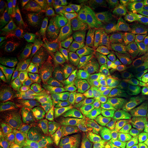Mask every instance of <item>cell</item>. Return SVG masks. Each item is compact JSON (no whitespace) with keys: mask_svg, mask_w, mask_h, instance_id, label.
Masks as SVG:
<instances>
[{"mask_svg":"<svg viewBox=\"0 0 148 148\" xmlns=\"http://www.w3.org/2000/svg\"><path fill=\"white\" fill-rule=\"evenodd\" d=\"M148 84V71L138 54L137 41L125 48L116 74L114 91L123 102L132 103L143 95Z\"/></svg>","mask_w":148,"mask_h":148,"instance_id":"1","label":"cell"},{"mask_svg":"<svg viewBox=\"0 0 148 148\" xmlns=\"http://www.w3.org/2000/svg\"><path fill=\"white\" fill-rule=\"evenodd\" d=\"M109 106L106 116L112 120L130 142L133 136L145 127L148 122V106L121 101L116 94L108 96Z\"/></svg>","mask_w":148,"mask_h":148,"instance_id":"2","label":"cell"},{"mask_svg":"<svg viewBox=\"0 0 148 148\" xmlns=\"http://www.w3.org/2000/svg\"><path fill=\"white\" fill-rule=\"evenodd\" d=\"M102 30L73 32L68 35L66 46L75 62L90 67L99 62L105 46Z\"/></svg>","mask_w":148,"mask_h":148,"instance_id":"3","label":"cell"},{"mask_svg":"<svg viewBox=\"0 0 148 148\" xmlns=\"http://www.w3.org/2000/svg\"><path fill=\"white\" fill-rule=\"evenodd\" d=\"M67 28L85 31L104 30V23L98 12L86 1H75L57 21Z\"/></svg>","mask_w":148,"mask_h":148,"instance_id":"4","label":"cell"},{"mask_svg":"<svg viewBox=\"0 0 148 148\" xmlns=\"http://www.w3.org/2000/svg\"><path fill=\"white\" fill-rule=\"evenodd\" d=\"M84 108L67 110L56 129L45 140V148H66L78 135Z\"/></svg>","mask_w":148,"mask_h":148,"instance_id":"5","label":"cell"},{"mask_svg":"<svg viewBox=\"0 0 148 148\" xmlns=\"http://www.w3.org/2000/svg\"><path fill=\"white\" fill-rule=\"evenodd\" d=\"M124 139L117 125L105 116L90 131L79 148H119Z\"/></svg>","mask_w":148,"mask_h":148,"instance_id":"6","label":"cell"},{"mask_svg":"<svg viewBox=\"0 0 148 148\" xmlns=\"http://www.w3.org/2000/svg\"><path fill=\"white\" fill-rule=\"evenodd\" d=\"M29 41L20 31L19 15L14 20L12 27L0 45V70L4 71L18 58H21L28 49Z\"/></svg>","mask_w":148,"mask_h":148,"instance_id":"7","label":"cell"},{"mask_svg":"<svg viewBox=\"0 0 148 148\" xmlns=\"http://www.w3.org/2000/svg\"><path fill=\"white\" fill-rule=\"evenodd\" d=\"M49 113L45 105L24 101L15 106L10 117V125L14 130L25 132L34 129Z\"/></svg>","mask_w":148,"mask_h":148,"instance_id":"8","label":"cell"},{"mask_svg":"<svg viewBox=\"0 0 148 148\" xmlns=\"http://www.w3.org/2000/svg\"><path fill=\"white\" fill-rule=\"evenodd\" d=\"M60 78L52 68L43 67L42 71L27 80L10 85L19 95L38 92L45 96L57 95Z\"/></svg>","mask_w":148,"mask_h":148,"instance_id":"9","label":"cell"},{"mask_svg":"<svg viewBox=\"0 0 148 148\" xmlns=\"http://www.w3.org/2000/svg\"><path fill=\"white\" fill-rule=\"evenodd\" d=\"M120 55L121 44L117 42L111 44L106 51L100 73L91 82L92 86L103 91L108 97L115 94L114 86Z\"/></svg>","mask_w":148,"mask_h":148,"instance_id":"10","label":"cell"},{"mask_svg":"<svg viewBox=\"0 0 148 148\" xmlns=\"http://www.w3.org/2000/svg\"><path fill=\"white\" fill-rule=\"evenodd\" d=\"M108 109V103L100 95L88 97L87 103L84 108L78 135L75 139L76 145L83 142L90 131L106 116Z\"/></svg>","mask_w":148,"mask_h":148,"instance_id":"11","label":"cell"},{"mask_svg":"<svg viewBox=\"0 0 148 148\" xmlns=\"http://www.w3.org/2000/svg\"><path fill=\"white\" fill-rule=\"evenodd\" d=\"M35 44L38 46L44 60L51 66L63 68L67 65L56 48L49 23L44 13L40 17L39 27Z\"/></svg>","mask_w":148,"mask_h":148,"instance_id":"12","label":"cell"},{"mask_svg":"<svg viewBox=\"0 0 148 148\" xmlns=\"http://www.w3.org/2000/svg\"><path fill=\"white\" fill-rule=\"evenodd\" d=\"M42 69L43 66L34 55L32 47L29 46L21 58L8 71L4 72L3 75L8 80L7 84L10 86L31 78Z\"/></svg>","mask_w":148,"mask_h":148,"instance_id":"13","label":"cell"},{"mask_svg":"<svg viewBox=\"0 0 148 148\" xmlns=\"http://www.w3.org/2000/svg\"><path fill=\"white\" fill-rule=\"evenodd\" d=\"M91 89V86L82 83L65 82L58 86L57 92L71 107L84 108Z\"/></svg>","mask_w":148,"mask_h":148,"instance_id":"14","label":"cell"},{"mask_svg":"<svg viewBox=\"0 0 148 148\" xmlns=\"http://www.w3.org/2000/svg\"><path fill=\"white\" fill-rule=\"evenodd\" d=\"M95 9L104 23V30L112 29L121 14L116 1L114 0H87Z\"/></svg>","mask_w":148,"mask_h":148,"instance_id":"15","label":"cell"},{"mask_svg":"<svg viewBox=\"0 0 148 148\" xmlns=\"http://www.w3.org/2000/svg\"><path fill=\"white\" fill-rule=\"evenodd\" d=\"M116 40H136L138 35L134 23L127 16H121L113 27Z\"/></svg>","mask_w":148,"mask_h":148,"instance_id":"16","label":"cell"},{"mask_svg":"<svg viewBox=\"0 0 148 148\" xmlns=\"http://www.w3.org/2000/svg\"><path fill=\"white\" fill-rule=\"evenodd\" d=\"M18 15L20 19V31L27 40L32 35V5L30 0H18Z\"/></svg>","mask_w":148,"mask_h":148,"instance_id":"17","label":"cell"},{"mask_svg":"<svg viewBox=\"0 0 148 148\" xmlns=\"http://www.w3.org/2000/svg\"><path fill=\"white\" fill-rule=\"evenodd\" d=\"M18 16V10L10 1H1L0 2V32L1 36L7 35L13 24L14 20Z\"/></svg>","mask_w":148,"mask_h":148,"instance_id":"18","label":"cell"},{"mask_svg":"<svg viewBox=\"0 0 148 148\" xmlns=\"http://www.w3.org/2000/svg\"><path fill=\"white\" fill-rule=\"evenodd\" d=\"M32 35L28 41L32 44H35L38 34V27L40 21V12L41 10L42 1L40 0H32Z\"/></svg>","mask_w":148,"mask_h":148,"instance_id":"19","label":"cell"},{"mask_svg":"<svg viewBox=\"0 0 148 148\" xmlns=\"http://www.w3.org/2000/svg\"><path fill=\"white\" fill-rule=\"evenodd\" d=\"M132 148H148V127H143L130 140Z\"/></svg>","mask_w":148,"mask_h":148,"instance_id":"20","label":"cell"},{"mask_svg":"<svg viewBox=\"0 0 148 148\" xmlns=\"http://www.w3.org/2000/svg\"><path fill=\"white\" fill-rule=\"evenodd\" d=\"M73 3V0H56L53 6V17L56 21L60 19Z\"/></svg>","mask_w":148,"mask_h":148,"instance_id":"21","label":"cell"},{"mask_svg":"<svg viewBox=\"0 0 148 148\" xmlns=\"http://www.w3.org/2000/svg\"><path fill=\"white\" fill-rule=\"evenodd\" d=\"M138 54L145 66V69L148 71V36H144L137 41Z\"/></svg>","mask_w":148,"mask_h":148,"instance_id":"22","label":"cell"},{"mask_svg":"<svg viewBox=\"0 0 148 148\" xmlns=\"http://www.w3.org/2000/svg\"><path fill=\"white\" fill-rule=\"evenodd\" d=\"M131 13L134 18L148 14V0H137L133 1Z\"/></svg>","mask_w":148,"mask_h":148,"instance_id":"23","label":"cell"},{"mask_svg":"<svg viewBox=\"0 0 148 148\" xmlns=\"http://www.w3.org/2000/svg\"><path fill=\"white\" fill-rule=\"evenodd\" d=\"M0 148H43L40 143L7 141L1 143Z\"/></svg>","mask_w":148,"mask_h":148,"instance_id":"24","label":"cell"},{"mask_svg":"<svg viewBox=\"0 0 148 148\" xmlns=\"http://www.w3.org/2000/svg\"><path fill=\"white\" fill-rule=\"evenodd\" d=\"M133 1L131 0H117L118 8L121 16H126L129 12H132Z\"/></svg>","mask_w":148,"mask_h":148,"instance_id":"25","label":"cell"},{"mask_svg":"<svg viewBox=\"0 0 148 148\" xmlns=\"http://www.w3.org/2000/svg\"><path fill=\"white\" fill-rule=\"evenodd\" d=\"M135 19L140 32L144 35L148 36V14L140 16Z\"/></svg>","mask_w":148,"mask_h":148,"instance_id":"26","label":"cell"},{"mask_svg":"<svg viewBox=\"0 0 148 148\" xmlns=\"http://www.w3.org/2000/svg\"><path fill=\"white\" fill-rule=\"evenodd\" d=\"M18 96L16 91H3L0 93V106H3L8 101Z\"/></svg>","mask_w":148,"mask_h":148,"instance_id":"27","label":"cell"},{"mask_svg":"<svg viewBox=\"0 0 148 148\" xmlns=\"http://www.w3.org/2000/svg\"><path fill=\"white\" fill-rule=\"evenodd\" d=\"M133 103L138 105H145V106H148V84L146 88L145 92H144L143 95L138 99V101H135Z\"/></svg>","mask_w":148,"mask_h":148,"instance_id":"28","label":"cell"},{"mask_svg":"<svg viewBox=\"0 0 148 148\" xmlns=\"http://www.w3.org/2000/svg\"><path fill=\"white\" fill-rule=\"evenodd\" d=\"M119 148H132L131 147V144H130L129 141L127 139H125L123 140L122 142L121 146H120Z\"/></svg>","mask_w":148,"mask_h":148,"instance_id":"29","label":"cell"},{"mask_svg":"<svg viewBox=\"0 0 148 148\" xmlns=\"http://www.w3.org/2000/svg\"><path fill=\"white\" fill-rule=\"evenodd\" d=\"M66 148H77V145H74V146H71V147H66Z\"/></svg>","mask_w":148,"mask_h":148,"instance_id":"30","label":"cell"},{"mask_svg":"<svg viewBox=\"0 0 148 148\" xmlns=\"http://www.w3.org/2000/svg\"><path fill=\"white\" fill-rule=\"evenodd\" d=\"M147 125H148V122H147Z\"/></svg>","mask_w":148,"mask_h":148,"instance_id":"31","label":"cell"}]
</instances>
